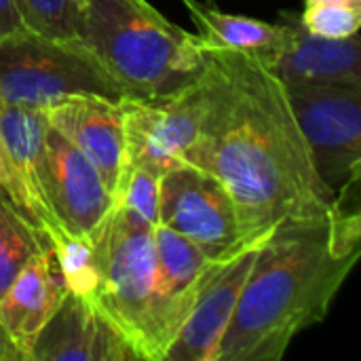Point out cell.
<instances>
[{
    "instance_id": "8fae6325",
    "label": "cell",
    "mask_w": 361,
    "mask_h": 361,
    "mask_svg": "<svg viewBox=\"0 0 361 361\" xmlns=\"http://www.w3.org/2000/svg\"><path fill=\"white\" fill-rule=\"evenodd\" d=\"M288 40L283 49L260 61L286 89L305 87H361L360 38H326L311 34L298 13H283Z\"/></svg>"
},
{
    "instance_id": "277c9868",
    "label": "cell",
    "mask_w": 361,
    "mask_h": 361,
    "mask_svg": "<svg viewBox=\"0 0 361 361\" xmlns=\"http://www.w3.org/2000/svg\"><path fill=\"white\" fill-rule=\"evenodd\" d=\"M152 228L131 212L112 207L93 239L97 286L89 300L140 360L165 361L182 324L161 292Z\"/></svg>"
},
{
    "instance_id": "3957f363",
    "label": "cell",
    "mask_w": 361,
    "mask_h": 361,
    "mask_svg": "<svg viewBox=\"0 0 361 361\" xmlns=\"http://www.w3.org/2000/svg\"><path fill=\"white\" fill-rule=\"evenodd\" d=\"M80 38L133 99L180 91L207 61L199 38L148 0H80Z\"/></svg>"
},
{
    "instance_id": "8992f818",
    "label": "cell",
    "mask_w": 361,
    "mask_h": 361,
    "mask_svg": "<svg viewBox=\"0 0 361 361\" xmlns=\"http://www.w3.org/2000/svg\"><path fill=\"white\" fill-rule=\"evenodd\" d=\"M311 159L336 201L357 197L361 173V87L286 89Z\"/></svg>"
},
{
    "instance_id": "5b68a950",
    "label": "cell",
    "mask_w": 361,
    "mask_h": 361,
    "mask_svg": "<svg viewBox=\"0 0 361 361\" xmlns=\"http://www.w3.org/2000/svg\"><path fill=\"white\" fill-rule=\"evenodd\" d=\"M76 95L110 102L133 99L80 38L61 40L21 27L0 40L2 102L42 112Z\"/></svg>"
},
{
    "instance_id": "52a82bcc",
    "label": "cell",
    "mask_w": 361,
    "mask_h": 361,
    "mask_svg": "<svg viewBox=\"0 0 361 361\" xmlns=\"http://www.w3.org/2000/svg\"><path fill=\"white\" fill-rule=\"evenodd\" d=\"M203 110V72L176 93L148 99H125L123 171L140 167L161 178L165 171L184 165V154L197 140Z\"/></svg>"
},
{
    "instance_id": "7a4b0ae2",
    "label": "cell",
    "mask_w": 361,
    "mask_h": 361,
    "mask_svg": "<svg viewBox=\"0 0 361 361\" xmlns=\"http://www.w3.org/2000/svg\"><path fill=\"white\" fill-rule=\"evenodd\" d=\"M361 254L357 203L279 222L256 254L216 361H277L319 324Z\"/></svg>"
},
{
    "instance_id": "484cf974",
    "label": "cell",
    "mask_w": 361,
    "mask_h": 361,
    "mask_svg": "<svg viewBox=\"0 0 361 361\" xmlns=\"http://www.w3.org/2000/svg\"><path fill=\"white\" fill-rule=\"evenodd\" d=\"M78 4H80V0H78Z\"/></svg>"
},
{
    "instance_id": "d6986e66",
    "label": "cell",
    "mask_w": 361,
    "mask_h": 361,
    "mask_svg": "<svg viewBox=\"0 0 361 361\" xmlns=\"http://www.w3.org/2000/svg\"><path fill=\"white\" fill-rule=\"evenodd\" d=\"M17 8L25 30L61 40L80 38L78 0H17Z\"/></svg>"
},
{
    "instance_id": "5bb4252c",
    "label": "cell",
    "mask_w": 361,
    "mask_h": 361,
    "mask_svg": "<svg viewBox=\"0 0 361 361\" xmlns=\"http://www.w3.org/2000/svg\"><path fill=\"white\" fill-rule=\"evenodd\" d=\"M47 118L40 110H25L0 99V133L17 171V178L27 195L30 220L51 250L61 247L74 235H70L59 218L53 214L42 190V144H44Z\"/></svg>"
},
{
    "instance_id": "d4e9b609",
    "label": "cell",
    "mask_w": 361,
    "mask_h": 361,
    "mask_svg": "<svg viewBox=\"0 0 361 361\" xmlns=\"http://www.w3.org/2000/svg\"><path fill=\"white\" fill-rule=\"evenodd\" d=\"M317 2H351V4H361V0H305V4H317Z\"/></svg>"
},
{
    "instance_id": "603a6c76",
    "label": "cell",
    "mask_w": 361,
    "mask_h": 361,
    "mask_svg": "<svg viewBox=\"0 0 361 361\" xmlns=\"http://www.w3.org/2000/svg\"><path fill=\"white\" fill-rule=\"evenodd\" d=\"M0 195L32 224L30 220V203H27V195L17 178V171L11 163V157L6 152V146H4V140H2V133H0ZM34 226V224H32Z\"/></svg>"
},
{
    "instance_id": "30bf717a",
    "label": "cell",
    "mask_w": 361,
    "mask_h": 361,
    "mask_svg": "<svg viewBox=\"0 0 361 361\" xmlns=\"http://www.w3.org/2000/svg\"><path fill=\"white\" fill-rule=\"evenodd\" d=\"M269 235L245 241L220 262L197 296L165 361H216L220 341L233 322L256 254Z\"/></svg>"
},
{
    "instance_id": "9a60e30c",
    "label": "cell",
    "mask_w": 361,
    "mask_h": 361,
    "mask_svg": "<svg viewBox=\"0 0 361 361\" xmlns=\"http://www.w3.org/2000/svg\"><path fill=\"white\" fill-rule=\"evenodd\" d=\"M68 288L51 247L36 254L0 296V326L30 361L32 347L59 309Z\"/></svg>"
},
{
    "instance_id": "6da1fadb",
    "label": "cell",
    "mask_w": 361,
    "mask_h": 361,
    "mask_svg": "<svg viewBox=\"0 0 361 361\" xmlns=\"http://www.w3.org/2000/svg\"><path fill=\"white\" fill-rule=\"evenodd\" d=\"M203 85L205 110L184 161L224 184L243 239L338 203L315 171L286 87L256 57L207 51Z\"/></svg>"
},
{
    "instance_id": "ac0fdd59",
    "label": "cell",
    "mask_w": 361,
    "mask_h": 361,
    "mask_svg": "<svg viewBox=\"0 0 361 361\" xmlns=\"http://www.w3.org/2000/svg\"><path fill=\"white\" fill-rule=\"evenodd\" d=\"M47 247L40 233L0 195V296L19 271Z\"/></svg>"
},
{
    "instance_id": "7c38bea8",
    "label": "cell",
    "mask_w": 361,
    "mask_h": 361,
    "mask_svg": "<svg viewBox=\"0 0 361 361\" xmlns=\"http://www.w3.org/2000/svg\"><path fill=\"white\" fill-rule=\"evenodd\" d=\"M142 361L112 322L85 296L66 292L40 330L30 361Z\"/></svg>"
},
{
    "instance_id": "e0dca14e",
    "label": "cell",
    "mask_w": 361,
    "mask_h": 361,
    "mask_svg": "<svg viewBox=\"0 0 361 361\" xmlns=\"http://www.w3.org/2000/svg\"><path fill=\"white\" fill-rule=\"evenodd\" d=\"M205 51H239L267 61L288 40V23H269L245 15H231L201 0H182Z\"/></svg>"
},
{
    "instance_id": "cb8c5ba5",
    "label": "cell",
    "mask_w": 361,
    "mask_h": 361,
    "mask_svg": "<svg viewBox=\"0 0 361 361\" xmlns=\"http://www.w3.org/2000/svg\"><path fill=\"white\" fill-rule=\"evenodd\" d=\"M21 15L17 8V0H0V40L21 30Z\"/></svg>"
},
{
    "instance_id": "2e32d148",
    "label": "cell",
    "mask_w": 361,
    "mask_h": 361,
    "mask_svg": "<svg viewBox=\"0 0 361 361\" xmlns=\"http://www.w3.org/2000/svg\"><path fill=\"white\" fill-rule=\"evenodd\" d=\"M152 243L161 292L180 324H184L203 286L226 256L207 258L199 245L163 224L152 228Z\"/></svg>"
},
{
    "instance_id": "7402d4cb",
    "label": "cell",
    "mask_w": 361,
    "mask_h": 361,
    "mask_svg": "<svg viewBox=\"0 0 361 361\" xmlns=\"http://www.w3.org/2000/svg\"><path fill=\"white\" fill-rule=\"evenodd\" d=\"M300 23L317 36L326 38H349L360 32L361 4L351 2H317L305 4L298 13Z\"/></svg>"
},
{
    "instance_id": "9c48e42d",
    "label": "cell",
    "mask_w": 361,
    "mask_h": 361,
    "mask_svg": "<svg viewBox=\"0 0 361 361\" xmlns=\"http://www.w3.org/2000/svg\"><path fill=\"white\" fill-rule=\"evenodd\" d=\"M42 190L63 228L93 241L114 207L97 167L47 123L42 144Z\"/></svg>"
},
{
    "instance_id": "4fadbf2b",
    "label": "cell",
    "mask_w": 361,
    "mask_h": 361,
    "mask_svg": "<svg viewBox=\"0 0 361 361\" xmlns=\"http://www.w3.org/2000/svg\"><path fill=\"white\" fill-rule=\"evenodd\" d=\"M42 114L55 131L97 167L114 197L125 165L123 102L76 95L51 104Z\"/></svg>"
},
{
    "instance_id": "ba28073f",
    "label": "cell",
    "mask_w": 361,
    "mask_h": 361,
    "mask_svg": "<svg viewBox=\"0 0 361 361\" xmlns=\"http://www.w3.org/2000/svg\"><path fill=\"white\" fill-rule=\"evenodd\" d=\"M159 224L199 245L207 258L228 256L252 241L243 239L235 201L224 184L188 163L159 180Z\"/></svg>"
},
{
    "instance_id": "44dd1931",
    "label": "cell",
    "mask_w": 361,
    "mask_h": 361,
    "mask_svg": "<svg viewBox=\"0 0 361 361\" xmlns=\"http://www.w3.org/2000/svg\"><path fill=\"white\" fill-rule=\"evenodd\" d=\"M159 180H161L159 176L140 167L123 171L118 188L114 192V205L157 226L159 224Z\"/></svg>"
},
{
    "instance_id": "ffe728a7",
    "label": "cell",
    "mask_w": 361,
    "mask_h": 361,
    "mask_svg": "<svg viewBox=\"0 0 361 361\" xmlns=\"http://www.w3.org/2000/svg\"><path fill=\"white\" fill-rule=\"evenodd\" d=\"M68 292L91 298L97 286V262L93 241L82 237H72L57 250H51Z\"/></svg>"
}]
</instances>
